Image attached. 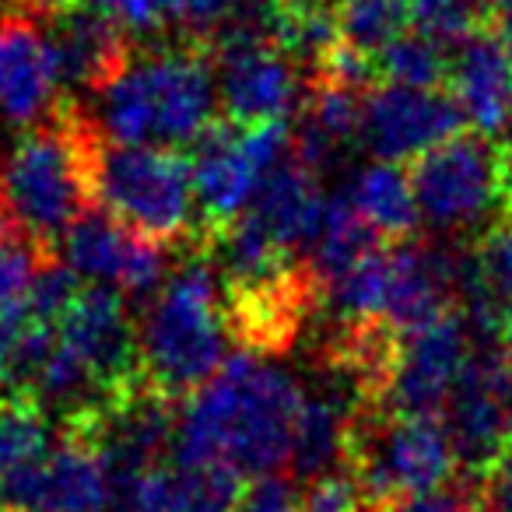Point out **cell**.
I'll return each mask as SVG.
<instances>
[{
  "label": "cell",
  "instance_id": "obj_1",
  "mask_svg": "<svg viewBox=\"0 0 512 512\" xmlns=\"http://www.w3.org/2000/svg\"><path fill=\"white\" fill-rule=\"evenodd\" d=\"M302 404L306 393L288 369L256 351L225 358L179 411L176 449L239 474H278L292 463Z\"/></svg>",
  "mask_w": 512,
  "mask_h": 512
},
{
  "label": "cell",
  "instance_id": "obj_2",
  "mask_svg": "<svg viewBox=\"0 0 512 512\" xmlns=\"http://www.w3.org/2000/svg\"><path fill=\"white\" fill-rule=\"evenodd\" d=\"M95 120L64 106L22 134L0 162V214L50 249L95 200Z\"/></svg>",
  "mask_w": 512,
  "mask_h": 512
},
{
  "label": "cell",
  "instance_id": "obj_3",
  "mask_svg": "<svg viewBox=\"0 0 512 512\" xmlns=\"http://www.w3.org/2000/svg\"><path fill=\"white\" fill-rule=\"evenodd\" d=\"M218 71L204 43L130 57L95 92V127L113 144H193L214 120Z\"/></svg>",
  "mask_w": 512,
  "mask_h": 512
},
{
  "label": "cell",
  "instance_id": "obj_4",
  "mask_svg": "<svg viewBox=\"0 0 512 512\" xmlns=\"http://www.w3.org/2000/svg\"><path fill=\"white\" fill-rule=\"evenodd\" d=\"M232 341L218 271L211 260L183 264L151 299L141 323L144 379L165 397H190L225 365Z\"/></svg>",
  "mask_w": 512,
  "mask_h": 512
},
{
  "label": "cell",
  "instance_id": "obj_5",
  "mask_svg": "<svg viewBox=\"0 0 512 512\" xmlns=\"http://www.w3.org/2000/svg\"><path fill=\"white\" fill-rule=\"evenodd\" d=\"M95 200L127 228L155 242H176L193 228L190 155L169 144H113L95 155Z\"/></svg>",
  "mask_w": 512,
  "mask_h": 512
},
{
  "label": "cell",
  "instance_id": "obj_6",
  "mask_svg": "<svg viewBox=\"0 0 512 512\" xmlns=\"http://www.w3.org/2000/svg\"><path fill=\"white\" fill-rule=\"evenodd\" d=\"M292 144L295 137L288 120L246 127L225 116L207 123L190 151L193 193L204 218V235L246 214L264 179L292 155Z\"/></svg>",
  "mask_w": 512,
  "mask_h": 512
},
{
  "label": "cell",
  "instance_id": "obj_7",
  "mask_svg": "<svg viewBox=\"0 0 512 512\" xmlns=\"http://www.w3.org/2000/svg\"><path fill=\"white\" fill-rule=\"evenodd\" d=\"M113 495V467L85 428H64L39 460L0 474V512H113Z\"/></svg>",
  "mask_w": 512,
  "mask_h": 512
},
{
  "label": "cell",
  "instance_id": "obj_8",
  "mask_svg": "<svg viewBox=\"0 0 512 512\" xmlns=\"http://www.w3.org/2000/svg\"><path fill=\"white\" fill-rule=\"evenodd\" d=\"M421 218L435 228H463L502 204L498 144L484 134H453L411 162Z\"/></svg>",
  "mask_w": 512,
  "mask_h": 512
},
{
  "label": "cell",
  "instance_id": "obj_9",
  "mask_svg": "<svg viewBox=\"0 0 512 512\" xmlns=\"http://www.w3.org/2000/svg\"><path fill=\"white\" fill-rule=\"evenodd\" d=\"M474 351L470 320L456 309L397 334L390 376L376 414H439Z\"/></svg>",
  "mask_w": 512,
  "mask_h": 512
},
{
  "label": "cell",
  "instance_id": "obj_10",
  "mask_svg": "<svg viewBox=\"0 0 512 512\" xmlns=\"http://www.w3.org/2000/svg\"><path fill=\"white\" fill-rule=\"evenodd\" d=\"M214 71H218V102L235 123H278L295 113L302 99V81L292 57L278 43L242 29L214 32Z\"/></svg>",
  "mask_w": 512,
  "mask_h": 512
},
{
  "label": "cell",
  "instance_id": "obj_11",
  "mask_svg": "<svg viewBox=\"0 0 512 512\" xmlns=\"http://www.w3.org/2000/svg\"><path fill=\"white\" fill-rule=\"evenodd\" d=\"M60 341L99 383L106 400H120L144 379L141 330H134L123 295L109 285H81L57 320Z\"/></svg>",
  "mask_w": 512,
  "mask_h": 512
},
{
  "label": "cell",
  "instance_id": "obj_12",
  "mask_svg": "<svg viewBox=\"0 0 512 512\" xmlns=\"http://www.w3.org/2000/svg\"><path fill=\"white\" fill-rule=\"evenodd\" d=\"M509 393H512V362L495 341L488 348L470 351L460 383L446 400V428L456 442L460 463L470 474L484 477V470L505 453L509 435Z\"/></svg>",
  "mask_w": 512,
  "mask_h": 512
},
{
  "label": "cell",
  "instance_id": "obj_13",
  "mask_svg": "<svg viewBox=\"0 0 512 512\" xmlns=\"http://www.w3.org/2000/svg\"><path fill=\"white\" fill-rule=\"evenodd\" d=\"M467 116L453 92L442 88H407L379 81L365 92L362 144L386 162H414L428 148L460 134Z\"/></svg>",
  "mask_w": 512,
  "mask_h": 512
},
{
  "label": "cell",
  "instance_id": "obj_14",
  "mask_svg": "<svg viewBox=\"0 0 512 512\" xmlns=\"http://www.w3.org/2000/svg\"><path fill=\"white\" fill-rule=\"evenodd\" d=\"M242 491V474L235 467L172 449L116 481L113 512H235Z\"/></svg>",
  "mask_w": 512,
  "mask_h": 512
},
{
  "label": "cell",
  "instance_id": "obj_15",
  "mask_svg": "<svg viewBox=\"0 0 512 512\" xmlns=\"http://www.w3.org/2000/svg\"><path fill=\"white\" fill-rule=\"evenodd\" d=\"M71 267L78 278H88L95 285H109L116 292L130 295H148L151 288L162 281L165 256L162 242L148 239V235L127 228L120 218L102 207L92 211L88 207L60 239Z\"/></svg>",
  "mask_w": 512,
  "mask_h": 512
},
{
  "label": "cell",
  "instance_id": "obj_16",
  "mask_svg": "<svg viewBox=\"0 0 512 512\" xmlns=\"http://www.w3.org/2000/svg\"><path fill=\"white\" fill-rule=\"evenodd\" d=\"M60 64L50 32L22 11L0 15V120L15 127L50 120L60 109Z\"/></svg>",
  "mask_w": 512,
  "mask_h": 512
},
{
  "label": "cell",
  "instance_id": "obj_17",
  "mask_svg": "<svg viewBox=\"0 0 512 512\" xmlns=\"http://www.w3.org/2000/svg\"><path fill=\"white\" fill-rule=\"evenodd\" d=\"M449 92L477 134H502L512 123V46L491 29L470 32L449 67Z\"/></svg>",
  "mask_w": 512,
  "mask_h": 512
},
{
  "label": "cell",
  "instance_id": "obj_18",
  "mask_svg": "<svg viewBox=\"0 0 512 512\" xmlns=\"http://www.w3.org/2000/svg\"><path fill=\"white\" fill-rule=\"evenodd\" d=\"M323 211H327V200L320 190V169L302 162L292 144V155L256 190L246 218L264 228L278 246L299 253L302 246H313L323 225Z\"/></svg>",
  "mask_w": 512,
  "mask_h": 512
},
{
  "label": "cell",
  "instance_id": "obj_19",
  "mask_svg": "<svg viewBox=\"0 0 512 512\" xmlns=\"http://www.w3.org/2000/svg\"><path fill=\"white\" fill-rule=\"evenodd\" d=\"M53 53H57L60 78L71 88L99 92L113 74L123 71L130 53V32L109 22L106 15H95L88 8H67L46 22Z\"/></svg>",
  "mask_w": 512,
  "mask_h": 512
},
{
  "label": "cell",
  "instance_id": "obj_20",
  "mask_svg": "<svg viewBox=\"0 0 512 512\" xmlns=\"http://www.w3.org/2000/svg\"><path fill=\"white\" fill-rule=\"evenodd\" d=\"M362 407H351L337 390L316 393L302 404L299 428H295V446H292V474L299 477H320L344 463L351 442V428Z\"/></svg>",
  "mask_w": 512,
  "mask_h": 512
},
{
  "label": "cell",
  "instance_id": "obj_21",
  "mask_svg": "<svg viewBox=\"0 0 512 512\" xmlns=\"http://www.w3.org/2000/svg\"><path fill=\"white\" fill-rule=\"evenodd\" d=\"M348 200L386 242H407L418 232L421 207L414 197L411 169H404V162L379 158L376 165L362 169L351 183Z\"/></svg>",
  "mask_w": 512,
  "mask_h": 512
},
{
  "label": "cell",
  "instance_id": "obj_22",
  "mask_svg": "<svg viewBox=\"0 0 512 512\" xmlns=\"http://www.w3.org/2000/svg\"><path fill=\"white\" fill-rule=\"evenodd\" d=\"M383 235L369 225V221L358 214V207L348 197L327 200V211H323V225L313 239V260H309V271L316 274L320 288L327 281H334L337 274H344L348 267H355L362 256H369L376 246H383Z\"/></svg>",
  "mask_w": 512,
  "mask_h": 512
},
{
  "label": "cell",
  "instance_id": "obj_23",
  "mask_svg": "<svg viewBox=\"0 0 512 512\" xmlns=\"http://www.w3.org/2000/svg\"><path fill=\"white\" fill-rule=\"evenodd\" d=\"M53 446L50 411L25 393L0 390V474L39 460Z\"/></svg>",
  "mask_w": 512,
  "mask_h": 512
},
{
  "label": "cell",
  "instance_id": "obj_24",
  "mask_svg": "<svg viewBox=\"0 0 512 512\" xmlns=\"http://www.w3.org/2000/svg\"><path fill=\"white\" fill-rule=\"evenodd\" d=\"M334 18L344 43L372 60L411 29L404 0H334Z\"/></svg>",
  "mask_w": 512,
  "mask_h": 512
},
{
  "label": "cell",
  "instance_id": "obj_25",
  "mask_svg": "<svg viewBox=\"0 0 512 512\" xmlns=\"http://www.w3.org/2000/svg\"><path fill=\"white\" fill-rule=\"evenodd\" d=\"M453 60L446 57V43L425 36V32H404L376 57L379 81L407 88H442L449 78Z\"/></svg>",
  "mask_w": 512,
  "mask_h": 512
},
{
  "label": "cell",
  "instance_id": "obj_26",
  "mask_svg": "<svg viewBox=\"0 0 512 512\" xmlns=\"http://www.w3.org/2000/svg\"><path fill=\"white\" fill-rule=\"evenodd\" d=\"M46 267V246L0 218V313L29 309Z\"/></svg>",
  "mask_w": 512,
  "mask_h": 512
},
{
  "label": "cell",
  "instance_id": "obj_27",
  "mask_svg": "<svg viewBox=\"0 0 512 512\" xmlns=\"http://www.w3.org/2000/svg\"><path fill=\"white\" fill-rule=\"evenodd\" d=\"M411 25L439 43L460 46L470 32L484 29L481 0H404Z\"/></svg>",
  "mask_w": 512,
  "mask_h": 512
},
{
  "label": "cell",
  "instance_id": "obj_28",
  "mask_svg": "<svg viewBox=\"0 0 512 512\" xmlns=\"http://www.w3.org/2000/svg\"><path fill=\"white\" fill-rule=\"evenodd\" d=\"M390 505H376L369 498V491L362 488V481L355 477V470L344 463L327 474H320L302 495V512H383Z\"/></svg>",
  "mask_w": 512,
  "mask_h": 512
},
{
  "label": "cell",
  "instance_id": "obj_29",
  "mask_svg": "<svg viewBox=\"0 0 512 512\" xmlns=\"http://www.w3.org/2000/svg\"><path fill=\"white\" fill-rule=\"evenodd\" d=\"M162 22H176L193 32H218L235 15L239 0H155Z\"/></svg>",
  "mask_w": 512,
  "mask_h": 512
},
{
  "label": "cell",
  "instance_id": "obj_30",
  "mask_svg": "<svg viewBox=\"0 0 512 512\" xmlns=\"http://www.w3.org/2000/svg\"><path fill=\"white\" fill-rule=\"evenodd\" d=\"M477 264H481V274L491 292L505 299L512 292V211H505L502 225L477 249Z\"/></svg>",
  "mask_w": 512,
  "mask_h": 512
},
{
  "label": "cell",
  "instance_id": "obj_31",
  "mask_svg": "<svg viewBox=\"0 0 512 512\" xmlns=\"http://www.w3.org/2000/svg\"><path fill=\"white\" fill-rule=\"evenodd\" d=\"M235 512H302V495L288 477L260 474L242 491Z\"/></svg>",
  "mask_w": 512,
  "mask_h": 512
},
{
  "label": "cell",
  "instance_id": "obj_32",
  "mask_svg": "<svg viewBox=\"0 0 512 512\" xmlns=\"http://www.w3.org/2000/svg\"><path fill=\"white\" fill-rule=\"evenodd\" d=\"M488 498L484 491H470V488H432V491H418V495H407L393 505L390 512H484L488 509Z\"/></svg>",
  "mask_w": 512,
  "mask_h": 512
},
{
  "label": "cell",
  "instance_id": "obj_33",
  "mask_svg": "<svg viewBox=\"0 0 512 512\" xmlns=\"http://www.w3.org/2000/svg\"><path fill=\"white\" fill-rule=\"evenodd\" d=\"M74 8H88L106 15L127 32H155L162 29V11L155 0H74Z\"/></svg>",
  "mask_w": 512,
  "mask_h": 512
},
{
  "label": "cell",
  "instance_id": "obj_34",
  "mask_svg": "<svg viewBox=\"0 0 512 512\" xmlns=\"http://www.w3.org/2000/svg\"><path fill=\"white\" fill-rule=\"evenodd\" d=\"M484 498L491 502L495 512H512V442L505 446V453L484 470Z\"/></svg>",
  "mask_w": 512,
  "mask_h": 512
},
{
  "label": "cell",
  "instance_id": "obj_35",
  "mask_svg": "<svg viewBox=\"0 0 512 512\" xmlns=\"http://www.w3.org/2000/svg\"><path fill=\"white\" fill-rule=\"evenodd\" d=\"M67 8H74V0H11V11H22V15L39 18V22H50Z\"/></svg>",
  "mask_w": 512,
  "mask_h": 512
},
{
  "label": "cell",
  "instance_id": "obj_36",
  "mask_svg": "<svg viewBox=\"0 0 512 512\" xmlns=\"http://www.w3.org/2000/svg\"><path fill=\"white\" fill-rule=\"evenodd\" d=\"M498 190L502 211H512V144H498Z\"/></svg>",
  "mask_w": 512,
  "mask_h": 512
},
{
  "label": "cell",
  "instance_id": "obj_37",
  "mask_svg": "<svg viewBox=\"0 0 512 512\" xmlns=\"http://www.w3.org/2000/svg\"><path fill=\"white\" fill-rule=\"evenodd\" d=\"M495 341H498V348L505 351V358L512 362V292L505 295V299H502V309H498Z\"/></svg>",
  "mask_w": 512,
  "mask_h": 512
},
{
  "label": "cell",
  "instance_id": "obj_38",
  "mask_svg": "<svg viewBox=\"0 0 512 512\" xmlns=\"http://www.w3.org/2000/svg\"><path fill=\"white\" fill-rule=\"evenodd\" d=\"M278 8H292V11H302V8H320L327 0H274Z\"/></svg>",
  "mask_w": 512,
  "mask_h": 512
},
{
  "label": "cell",
  "instance_id": "obj_39",
  "mask_svg": "<svg viewBox=\"0 0 512 512\" xmlns=\"http://www.w3.org/2000/svg\"><path fill=\"white\" fill-rule=\"evenodd\" d=\"M509 435H512V393H509Z\"/></svg>",
  "mask_w": 512,
  "mask_h": 512
},
{
  "label": "cell",
  "instance_id": "obj_40",
  "mask_svg": "<svg viewBox=\"0 0 512 512\" xmlns=\"http://www.w3.org/2000/svg\"><path fill=\"white\" fill-rule=\"evenodd\" d=\"M484 512H495V509H491V505H488V509H484Z\"/></svg>",
  "mask_w": 512,
  "mask_h": 512
}]
</instances>
